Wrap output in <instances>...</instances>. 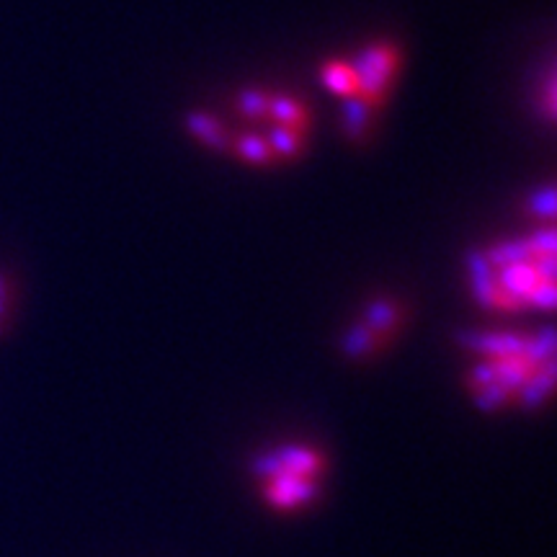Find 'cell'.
<instances>
[{
	"label": "cell",
	"instance_id": "obj_14",
	"mask_svg": "<svg viewBox=\"0 0 557 557\" xmlns=\"http://www.w3.org/2000/svg\"><path fill=\"white\" fill-rule=\"evenodd\" d=\"M269 101L271 96L261 88H245L238 93V111L253 122H264L269 119Z\"/></svg>",
	"mask_w": 557,
	"mask_h": 557
},
{
	"label": "cell",
	"instance_id": "obj_7",
	"mask_svg": "<svg viewBox=\"0 0 557 557\" xmlns=\"http://www.w3.org/2000/svg\"><path fill=\"white\" fill-rule=\"evenodd\" d=\"M364 325L369 331H374L377 336L390 338V333H395L403 323V307L392 300H374L372 305L364 310Z\"/></svg>",
	"mask_w": 557,
	"mask_h": 557
},
{
	"label": "cell",
	"instance_id": "obj_8",
	"mask_svg": "<svg viewBox=\"0 0 557 557\" xmlns=\"http://www.w3.org/2000/svg\"><path fill=\"white\" fill-rule=\"evenodd\" d=\"M269 122L271 124H279V127H289L294 132H305L307 117L305 106L292 96H271L269 101Z\"/></svg>",
	"mask_w": 557,
	"mask_h": 557
},
{
	"label": "cell",
	"instance_id": "obj_2",
	"mask_svg": "<svg viewBox=\"0 0 557 557\" xmlns=\"http://www.w3.org/2000/svg\"><path fill=\"white\" fill-rule=\"evenodd\" d=\"M328 470L325 454L307 444H284L279 449L261 454L253 465V475L261 472H289V475H300V478L323 480Z\"/></svg>",
	"mask_w": 557,
	"mask_h": 557
},
{
	"label": "cell",
	"instance_id": "obj_5",
	"mask_svg": "<svg viewBox=\"0 0 557 557\" xmlns=\"http://www.w3.org/2000/svg\"><path fill=\"white\" fill-rule=\"evenodd\" d=\"M186 129L196 140L202 142L209 150H217V153H227L233 147V137L227 135L225 127L217 122L212 114H204V111H191L186 114Z\"/></svg>",
	"mask_w": 557,
	"mask_h": 557
},
{
	"label": "cell",
	"instance_id": "obj_9",
	"mask_svg": "<svg viewBox=\"0 0 557 557\" xmlns=\"http://www.w3.org/2000/svg\"><path fill=\"white\" fill-rule=\"evenodd\" d=\"M343 129L349 140L362 142L369 135V124H372V106L367 101H362L359 96L343 98Z\"/></svg>",
	"mask_w": 557,
	"mask_h": 557
},
{
	"label": "cell",
	"instance_id": "obj_4",
	"mask_svg": "<svg viewBox=\"0 0 557 557\" xmlns=\"http://www.w3.org/2000/svg\"><path fill=\"white\" fill-rule=\"evenodd\" d=\"M467 349L478 351L488 359H503V356L527 354L532 336H514V333H472L462 338Z\"/></svg>",
	"mask_w": 557,
	"mask_h": 557
},
{
	"label": "cell",
	"instance_id": "obj_13",
	"mask_svg": "<svg viewBox=\"0 0 557 557\" xmlns=\"http://www.w3.org/2000/svg\"><path fill=\"white\" fill-rule=\"evenodd\" d=\"M235 153L245 160V163H251V166H274L276 163V155L271 153L269 142L264 137H256V135H243L238 140H233Z\"/></svg>",
	"mask_w": 557,
	"mask_h": 557
},
{
	"label": "cell",
	"instance_id": "obj_6",
	"mask_svg": "<svg viewBox=\"0 0 557 557\" xmlns=\"http://www.w3.org/2000/svg\"><path fill=\"white\" fill-rule=\"evenodd\" d=\"M467 271L475 300L483 307H496V269L490 266L485 253H470L467 256Z\"/></svg>",
	"mask_w": 557,
	"mask_h": 557
},
{
	"label": "cell",
	"instance_id": "obj_11",
	"mask_svg": "<svg viewBox=\"0 0 557 557\" xmlns=\"http://www.w3.org/2000/svg\"><path fill=\"white\" fill-rule=\"evenodd\" d=\"M320 80H323L328 91H333L341 98L356 96V88H359L356 86V73L351 68V62L343 60L325 62L323 70H320Z\"/></svg>",
	"mask_w": 557,
	"mask_h": 557
},
{
	"label": "cell",
	"instance_id": "obj_10",
	"mask_svg": "<svg viewBox=\"0 0 557 557\" xmlns=\"http://www.w3.org/2000/svg\"><path fill=\"white\" fill-rule=\"evenodd\" d=\"M385 341L387 338L377 336L374 331H369L367 325L359 323V325H354L351 331L343 333L341 351L349 356V359H367V356H372L374 351H380V346Z\"/></svg>",
	"mask_w": 557,
	"mask_h": 557
},
{
	"label": "cell",
	"instance_id": "obj_12",
	"mask_svg": "<svg viewBox=\"0 0 557 557\" xmlns=\"http://www.w3.org/2000/svg\"><path fill=\"white\" fill-rule=\"evenodd\" d=\"M269 142L271 153L276 155V160H294L302 153L305 140H302V132H294L289 127H279V124H269V132L264 137Z\"/></svg>",
	"mask_w": 557,
	"mask_h": 557
},
{
	"label": "cell",
	"instance_id": "obj_3",
	"mask_svg": "<svg viewBox=\"0 0 557 557\" xmlns=\"http://www.w3.org/2000/svg\"><path fill=\"white\" fill-rule=\"evenodd\" d=\"M261 483V496L274 511H300L315 501L320 488V480L300 478L289 472H261L256 475Z\"/></svg>",
	"mask_w": 557,
	"mask_h": 557
},
{
	"label": "cell",
	"instance_id": "obj_1",
	"mask_svg": "<svg viewBox=\"0 0 557 557\" xmlns=\"http://www.w3.org/2000/svg\"><path fill=\"white\" fill-rule=\"evenodd\" d=\"M398 65L400 52L395 44L380 42L362 49L351 62V68L356 73V86H359L356 96L367 101L372 109H377L385 101L387 91H390V83L395 73H398Z\"/></svg>",
	"mask_w": 557,
	"mask_h": 557
},
{
	"label": "cell",
	"instance_id": "obj_15",
	"mask_svg": "<svg viewBox=\"0 0 557 557\" xmlns=\"http://www.w3.org/2000/svg\"><path fill=\"white\" fill-rule=\"evenodd\" d=\"M11 315H13V287L6 271L0 269V338L6 336L8 328H11Z\"/></svg>",
	"mask_w": 557,
	"mask_h": 557
},
{
	"label": "cell",
	"instance_id": "obj_16",
	"mask_svg": "<svg viewBox=\"0 0 557 557\" xmlns=\"http://www.w3.org/2000/svg\"><path fill=\"white\" fill-rule=\"evenodd\" d=\"M529 209H532L537 217H552L555 215V189L547 186V189L537 191V194L529 199Z\"/></svg>",
	"mask_w": 557,
	"mask_h": 557
}]
</instances>
